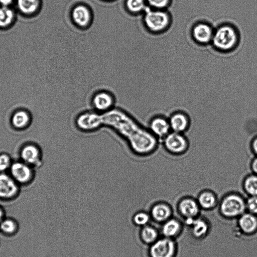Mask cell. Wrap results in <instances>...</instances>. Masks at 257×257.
I'll list each match as a JSON object with an SVG mask.
<instances>
[{
    "label": "cell",
    "instance_id": "obj_1",
    "mask_svg": "<svg viewBox=\"0 0 257 257\" xmlns=\"http://www.w3.org/2000/svg\"><path fill=\"white\" fill-rule=\"evenodd\" d=\"M238 39V34L234 28L229 25H224L214 31L211 42L216 49L227 51L236 46Z\"/></svg>",
    "mask_w": 257,
    "mask_h": 257
},
{
    "label": "cell",
    "instance_id": "obj_25",
    "mask_svg": "<svg viewBox=\"0 0 257 257\" xmlns=\"http://www.w3.org/2000/svg\"><path fill=\"white\" fill-rule=\"evenodd\" d=\"M142 239L147 243L154 242L157 238V231L153 227L146 226L142 231Z\"/></svg>",
    "mask_w": 257,
    "mask_h": 257
},
{
    "label": "cell",
    "instance_id": "obj_16",
    "mask_svg": "<svg viewBox=\"0 0 257 257\" xmlns=\"http://www.w3.org/2000/svg\"><path fill=\"white\" fill-rule=\"evenodd\" d=\"M171 210L169 206L164 203L155 205L152 209L153 218L158 221H164L169 219L171 215Z\"/></svg>",
    "mask_w": 257,
    "mask_h": 257
},
{
    "label": "cell",
    "instance_id": "obj_20",
    "mask_svg": "<svg viewBox=\"0 0 257 257\" xmlns=\"http://www.w3.org/2000/svg\"><path fill=\"white\" fill-rule=\"evenodd\" d=\"M197 202L200 207L208 209L214 206L216 203V198L211 192L205 191L199 195Z\"/></svg>",
    "mask_w": 257,
    "mask_h": 257
},
{
    "label": "cell",
    "instance_id": "obj_2",
    "mask_svg": "<svg viewBox=\"0 0 257 257\" xmlns=\"http://www.w3.org/2000/svg\"><path fill=\"white\" fill-rule=\"evenodd\" d=\"M144 21L147 28L154 32L165 30L170 24V16L162 10H151L145 9Z\"/></svg>",
    "mask_w": 257,
    "mask_h": 257
},
{
    "label": "cell",
    "instance_id": "obj_28",
    "mask_svg": "<svg viewBox=\"0 0 257 257\" xmlns=\"http://www.w3.org/2000/svg\"><path fill=\"white\" fill-rule=\"evenodd\" d=\"M245 206L249 213L257 214V196H250L245 202Z\"/></svg>",
    "mask_w": 257,
    "mask_h": 257
},
{
    "label": "cell",
    "instance_id": "obj_4",
    "mask_svg": "<svg viewBox=\"0 0 257 257\" xmlns=\"http://www.w3.org/2000/svg\"><path fill=\"white\" fill-rule=\"evenodd\" d=\"M9 170L10 175L19 185L27 184L33 178V167L22 161L13 162Z\"/></svg>",
    "mask_w": 257,
    "mask_h": 257
},
{
    "label": "cell",
    "instance_id": "obj_35",
    "mask_svg": "<svg viewBox=\"0 0 257 257\" xmlns=\"http://www.w3.org/2000/svg\"><path fill=\"white\" fill-rule=\"evenodd\" d=\"M1 232V230H0V232Z\"/></svg>",
    "mask_w": 257,
    "mask_h": 257
},
{
    "label": "cell",
    "instance_id": "obj_18",
    "mask_svg": "<svg viewBox=\"0 0 257 257\" xmlns=\"http://www.w3.org/2000/svg\"><path fill=\"white\" fill-rule=\"evenodd\" d=\"M180 224L175 219H170L165 222L162 227V233L167 238L176 236L180 230Z\"/></svg>",
    "mask_w": 257,
    "mask_h": 257
},
{
    "label": "cell",
    "instance_id": "obj_27",
    "mask_svg": "<svg viewBox=\"0 0 257 257\" xmlns=\"http://www.w3.org/2000/svg\"><path fill=\"white\" fill-rule=\"evenodd\" d=\"M12 159L10 155L6 153L0 154V173H3L9 170L12 164Z\"/></svg>",
    "mask_w": 257,
    "mask_h": 257
},
{
    "label": "cell",
    "instance_id": "obj_7",
    "mask_svg": "<svg viewBox=\"0 0 257 257\" xmlns=\"http://www.w3.org/2000/svg\"><path fill=\"white\" fill-rule=\"evenodd\" d=\"M41 155L39 147L32 144L23 147L20 154L21 161L32 167L40 165Z\"/></svg>",
    "mask_w": 257,
    "mask_h": 257
},
{
    "label": "cell",
    "instance_id": "obj_23",
    "mask_svg": "<svg viewBox=\"0 0 257 257\" xmlns=\"http://www.w3.org/2000/svg\"><path fill=\"white\" fill-rule=\"evenodd\" d=\"M243 186L246 193L250 196H257V175L251 174L244 180Z\"/></svg>",
    "mask_w": 257,
    "mask_h": 257
},
{
    "label": "cell",
    "instance_id": "obj_21",
    "mask_svg": "<svg viewBox=\"0 0 257 257\" xmlns=\"http://www.w3.org/2000/svg\"><path fill=\"white\" fill-rule=\"evenodd\" d=\"M39 5V0H17V5L20 11L27 15L35 12Z\"/></svg>",
    "mask_w": 257,
    "mask_h": 257
},
{
    "label": "cell",
    "instance_id": "obj_30",
    "mask_svg": "<svg viewBox=\"0 0 257 257\" xmlns=\"http://www.w3.org/2000/svg\"><path fill=\"white\" fill-rule=\"evenodd\" d=\"M149 220V215L144 212H139L136 214L134 218L135 222L138 225L145 224Z\"/></svg>",
    "mask_w": 257,
    "mask_h": 257
},
{
    "label": "cell",
    "instance_id": "obj_32",
    "mask_svg": "<svg viewBox=\"0 0 257 257\" xmlns=\"http://www.w3.org/2000/svg\"><path fill=\"white\" fill-rule=\"evenodd\" d=\"M251 148L253 152L257 156V136L252 141Z\"/></svg>",
    "mask_w": 257,
    "mask_h": 257
},
{
    "label": "cell",
    "instance_id": "obj_33",
    "mask_svg": "<svg viewBox=\"0 0 257 257\" xmlns=\"http://www.w3.org/2000/svg\"><path fill=\"white\" fill-rule=\"evenodd\" d=\"M13 2V0H0V4L2 7H9Z\"/></svg>",
    "mask_w": 257,
    "mask_h": 257
},
{
    "label": "cell",
    "instance_id": "obj_13",
    "mask_svg": "<svg viewBox=\"0 0 257 257\" xmlns=\"http://www.w3.org/2000/svg\"><path fill=\"white\" fill-rule=\"evenodd\" d=\"M71 17L73 22L78 26H87L91 19V14L89 10L84 6H78L74 8Z\"/></svg>",
    "mask_w": 257,
    "mask_h": 257
},
{
    "label": "cell",
    "instance_id": "obj_29",
    "mask_svg": "<svg viewBox=\"0 0 257 257\" xmlns=\"http://www.w3.org/2000/svg\"><path fill=\"white\" fill-rule=\"evenodd\" d=\"M152 7L157 10H162L170 4L171 0H147Z\"/></svg>",
    "mask_w": 257,
    "mask_h": 257
},
{
    "label": "cell",
    "instance_id": "obj_15",
    "mask_svg": "<svg viewBox=\"0 0 257 257\" xmlns=\"http://www.w3.org/2000/svg\"><path fill=\"white\" fill-rule=\"evenodd\" d=\"M31 117L29 113L24 110H18L15 112L11 117L13 127L17 129H23L29 125Z\"/></svg>",
    "mask_w": 257,
    "mask_h": 257
},
{
    "label": "cell",
    "instance_id": "obj_12",
    "mask_svg": "<svg viewBox=\"0 0 257 257\" xmlns=\"http://www.w3.org/2000/svg\"><path fill=\"white\" fill-rule=\"evenodd\" d=\"M149 127L154 135L160 138L166 137L171 128L169 122L162 117H156L152 119L149 123Z\"/></svg>",
    "mask_w": 257,
    "mask_h": 257
},
{
    "label": "cell",
    "instance_id": "obj_34",
    "mask_svg": "<svg viewBox=\"0 0 257 257\" xmlns=\"http://www.w3.org/2000/svg\"><path fill=\"white\" fill-rule=\"evenodd\" d=\"M5 217V213L4 209L0 205V222Z\"/></svg>",
    "mask_w": 257,
    "mask_h": 257
},
{
    "label": "cell",
    "instance_id": "obj_8",
    "mask_svg": "<svg viewBox=\"0 0 257 257\" xmlns=\"http://www.w3.org/2000/svg\"><path fill=\"white\" fill-rule=\"evenodd\" d=\"M166 149L172 153H182L187 148V143L185 138L180 133L174 132L168 134L164 140Z\"/></svg>",
    "mask_w": 257,
    "mask_h": 257
},
{
    "label": "cell",
    "instance_id": "obj_9",
    "mask_svg": "<svg viewBox=\"0 0 257 257\" xmlns=\"http://www.w3.org/2000/svg\"><path fill=\"white\" fill-rule=\"evenodd\" d=\"M114 103L111 94L105 91L98 92L92 99L93 107L97 111L106 112L112 109Z\"/></svg>",
    "mask_w": 257,
    "mask_h": 257
},
{
    "label": "cell",
    "instance_id": "obj_19",
    "mask_svg": "<svg viewBox=\"0 0 257 257\" xmlns=\"http://www.w3.org/2000/svg\"><path fill=\"white\" fill-rule=\"evenodd\" d=\"M190 227L192 234L197 238L205 236L208 230L206 222L200 218H195Z\"/></svg>",
    "mask_w": 257,
    "mask_h": 257
},
{
    "label": "cell",
    "instance_id": "obj_17",
    "mask_svg": "<svg viewBox=\"0 0 257 257\" xmlns=\"http://www.w3.org/2000/svg\"><path fill=\"white\" fill-rule=\"evenodd\" d=\"M169 124L170 127L174 132L180 133L186 129L188 122L184 114L178 113L171 116Z\"/></svg>",
    "mask_w": 257,
    "mask_h": 257
},
{
    "label": "cell",
    "instance_id": "obj_24",
    "mask_svg": "<svg viewBox=\"0 0 257 257\" xmlns=\"http://www.w3.org/2000/svg\"><path fill=\"white\" fill-rule=\"evenodd\" d=\"M14 13L13 10L6 7L0 8V27H5L9 26L13 21Z\"/></svg>",
    "mask_w": 257,
    "mask_h": 257
},
{
    "label": "cell",
    "instance_id": "obj_11",
    "mask_svg": "<svg viewBox=\"0 0 257 257\" xmlns=\"http://www.w3.org/2000/svg\"><path fill=\"white\" fill-rule=\"evenodd\" d=\"M199 208L198 202L190 198L182 199L178 206L180 212L186 218H195L199 212Z\"/></svg>",
    "mask_w": 257,
    "mask_h": 257
},
{
    "label": "cell",
    "instance_id": "obj_14",
    "mask_svg": "<svg viewBox=\"0 0 257 257\" xmlns=\"http://www.w3.org/2000/svg\"><path fill=\"white\" fill-rule=\"evenodd\" d=\"M238 225L243 232L247 234L253 233L257 229V217L250 213H244L239 216Z\"/></svg>",
    "mask_w": 257,
    "mask_h": 257
},
{
    "label": "cell",
    "instance_id": "obj_22",
    "mask_svg": "<svg viewBox=\"0 0 257 257\" xmlns=\"http://www.w3.org/2000/svg\"><path fill=\"white\" fill-rule=\"evenodd\" d=\"M18 228L17 222L11 217H5L0 222V230L5 234H13L17 232Z\"/></svg>",
    "mask_w": 257,
    "mask_h": 257
},
{
    "label": "cell",
    "instance_id": "obj_3",
    "mask_svg": "<svg viewBox=\"0 0 257 257\" xmlns=\"http://www.w3.org/2000/svg\"><path fill=\"white\" fill-rule=\"evenodd\" d=\"M246 209L245 202L237 194H230L225 196L220 204V212L227 217L240 216Z\"/></svg>",
    "mask_w": 257,
    "mask_h": 257
},
{
    "label": "cell",
    "instance_id": "obj_26",
    "mask_svg": "<svg viewBox=\"0 0 257 257\" xmlns=\"http://www.w3.org/2000/svg\"><path fill=\"white\" fill-rule=\"evenodd\" d=\"M126 6L131 12L135 13L145 9L144 0H127Z\"/></svg>",
    "mask_w": 257,
    "mask_h": 257
},
{
    "label": "cell",
    "instance_id": "obj_5",
    "mask_svg": "<svg viewBox=\"0 0 257 257\" xmlns=\"http://www.w3.org/2000/svg\"><path fill=\"white\" fill-rule=\"evenodd\" d=\"M19 186L10 174L0 173V199L9 200L16 198L19 191Z\"/></svg>",
    "mask_w": 257,
    "mask_h": 257
},
{
    "label": "cell",
    "instance_id": "obj_6",
    "mask_svg": "<svg viewBox=\"0 0 257 257\" xmlns=\"http://www.w3.org/2000/svg\"><path fill=\"white\" fill-rule=\"evenodd\" d=\"M174 242L170 238H164L156 241L151 246L152 257H173L175 252Z\"/></svg>",
    "mask_w": 257,
    "mask_h": 257
},
{
    "label": "cell",
    "instance_id": "obj_31",
    "mask_svg": "<svg viewBox=\"0 0 257 257\" xmlns=\"http://www.w3.org/2000/svg\"><path fill=\"white\" fill-rule=\"evenodd\" d=\"M251 168L252 172L257 175V156L252 160L251 163Z\"/></svg>",
    "mask_w": 257,
    "mask_h": 257
},
{
    "label": "cell",
    "instance_id": "obj_10",
    "mask_svg": "<svg viewBox=\"0 0 257 257\" xmlns=\"http://www.w3.org/2000/svg\"><path fill=\"white\" fill-rule=\"evenodd\" d=\"M214 34L211 27L204 23H199L195 25L192 31L193 38L200 44H207L212 41Z\"/></svg>",
    "mask_w": 257,
    "mask_h": 257
}]
</instances>
